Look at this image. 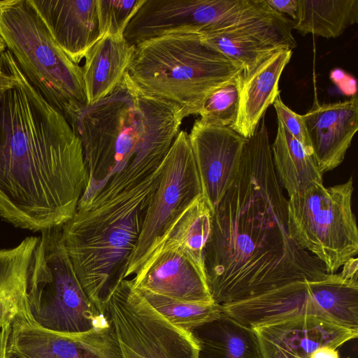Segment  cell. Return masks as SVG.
<instances>
[{
    "mask_svg": "<svg viewBox=\"0 0 358 358\" xmlns=\"http://www.w3.org/2000/svg\"><path fill=\"white\" fill-rule=\"evenodd\" d=\"M278 180L289 196L323 184V174L302 144L278 120L275 138L271 145Z\"/></svg>",
    "mask_w": 358,
    "mask_h": 358,
    "instance_id": "603a6c76",
    "label": "cell"
},
{
    "mask_svg": "<svg viewBox=\"0 0 358 358\" xmlns=\"http://www.w3.org/2000/svg\"><path fill=\"white\" fill-rule=\"evenodd\" d=\"M27 281V304L34 321L59 332H83L106 322L87 296L62 241L61 227L41 232Z\"/></svg>",
    "mask_w": 358,
    "mask_h": 358,
    "instance_id": "ba28073f",
    "label": "cell"
},
{
    "mask_svg": "<svg viewBox=\"0 0 358 358\" xmlns=\"http://www.w3.org/2000/svg\"><path fill=\"white\" fill-rule=\"evenodd\" d=\"M243 71L199 34L175 33L138 44L129 73L148 93L179 106L186 117L199 115L207 98Z\"/></svg>",
    "mask_w": 358,
    "mask_h": 358,
    "instance_id": "5b68a950",
    "label": "cell"
},
{
    "mask_svg": "<svg viewBox=\"0 0 358 358\" xmlns=\"http://www.w3.org/2000/svg\"><path fill=\"white\" fill-rule=\"evenodd\" d=\"M310 358H339L337 348L331 346H322L315 350Z\"/></svg>",
    "mask_w": 358,
    "mask_h": 358,
    "instance_id": "d6a6232c",
    "label": "cell"
},
{
    "mask_svg": "<svg viewBox=\"0 0 358 358\" xmlns=\"http://www.w3.org/2000/svg\"><path fill=\"white\" fill-rule=\"evenodd\" d=\"M251 329L263 358H310L320 347L338 348L358 336V330L314 315L287 317Z\"/></svg>",
    "mask_w": 358,
    "mask_h": 358,
    "instance_id": "2e32d148",
    "label": "cell"
},
{
    "mask_svg": "<svg viewBox=\"0 0 358 358\" xmlns=\"http://www.w3.org/2000/svg\"><path fill=\"white\" fill-rule=\"evenodd\" d=\"M191 331L199 344V358H263L253 330L222 311Z\"/></svg>",
    "mask_w": 358,
    "mask_h": 358,
    "instance_id": "7402d4cb",
    "label": "cell"
},
{
    "mask_svg": "<svg viewBox=\"0 0 358 358\" xmlns=\"http://www.w3.org/2000/svg\"><path fill=\"white\" fill-rule=\"evenodd\" d=\"M10 323L0 329V358H6L7 343L10 330Z\"/></svg>",
    "mask_w": 358,
    "mask_h": 358,
    "instance_id": "836d02e7",
    "label": "cell"
},
{
    "mask_svg": "<svg viewBox=\"0 0 358 358\" xmlns=\"http://www.w3.org/2000/svg\"><path fill=\"white\" fill-rule=\"evenodd\" d=\"M357 22L358 0H298L292 29L302 35L331 38Z\"/></svg>",
    "mask_w": 358,
    "mask_h": 358,
    "instance_id": "d4e9b609",
    "label": "cell"
},
{
    "mask_svg": "<svg viewBox=\"0 0 358 358\" xmlns=\"http://www.w3.org/2000/svg\"><path fill=\"white\" fill-rule=\"evenodd\" d=\"M144 1L96 0L100 35H123L131 18Z\"/></svg>",
    "mask_w": 358,
    "mask_h": 358,
    "instance_id": "f1b7e54d",
    "label": "cell"
},
{
    "mask_svg": "<svg viewBox=\"0 0 358 358\" xmlns=\"http://www.w3.org/2000/svg\"><path fill=\"white\" fill-rule=\"evenodd\" d=\"M165 157L147 155L131 159L94 191L83 194L74 215L61 227L74 272L101 314L124 279Z\"/></svg>",
    "mask_w": 358,
    "mask_h": 358,
    "instance_id": "3957f363",
    "label": "cell"
},
{
    "mask_svg": "<svg viewBox=\"0 0 358 358\" xmlns=\"http://www.w3.org/2000/svg\"><path fill=\"white\" fill-rule=\"evenodd\" d=\"M6 354L15 358H122L112 321L83 332H59L42 327L28 304L10 323Z\"/></svg>",
    "mask_w": 358,
    "mask_h": 358,
    "instance_id": "4fadbf2b",
    "label": "cell"
},
{
    "mask_svg": "<svg viewBox=\"0 0 358 358\" xmlns=\"http://www.w3.org/2000/svg\"><path fill=\"white\" fill-rule=\"evenodd\" d=\"M0 36L31 86L62 114L86 103L82 67L52 38L30 0L0 1Z\"/></svg>",
    "mask_w": 358,
    "mask_h": 358,
    "instance_id": "8992f818",
    "label": "cell"
},
{
    "mask_svg": "<svg viewBox=\"0 0 358 358\" xmlns=\"http://www.w3.org/2000/svg\"><path fill=\"white\" fill-rule=\"evenodd\" d=\"M13 60L14 57L8 49L0 55V103L5 94L18 83Z\"/></svg>",
    "mask_w": 358,
    "mask_h": 358,
    "instance_id": "4dcf8cb0",
    "label": "cell"
},
{
    "mask_svg": "<svg viewBox=\"0 0 358 358\" xmlns=\"http://www.w3.org/2000/svg\"><path fill=\"white\" fill-rule=\"evenodd\" d=\"M122 358H199V344L191 331L169 322L132 286L122 280L108 300Z\"/></svg>",
    "mask_w": 358,
    "mask_h": 358,
    "instance_id": "8fae6325",
    "label": "cell"
},
{
    "mask_svg": "<svg viewBox=\"0 0 358 358\" xmlns=\"http://www.w3.org/2000/svg\"><path fill=\"white\" fill-rule=\"evenodd\" d=\"M136 46L123 35L105 34L90 48L82 66L86 104L110 94L129 72Z\"/></svg>",
    "mask_w": 358,
    "mask_h": 358,
    "instance_id": "44dd1931",
    "label": "cell"
},
{
    "mask_svg": "<svg viewBox=\"0 0 358 358\" xmlns=\"http://www.w3.org/2000/svg\"><path fill=\"white\" fill-rule=\"evenodd\" d=\"M353 178L326 187L316 184L289 196L287 226L292 238L335 273L358 252V229L352 210Z\"/></svg>",
    "mask_w": 358,
    "mask_h": 358,
    "instance_id": "9c48e42d",
    "label": "cell"
},
{
    "mask_svg": "<svg viewBox=\"0 0 358 358\" xmlns=\"http://www.w3.org/2000/svg\"><path fill=\"white\" fill-rule=\"evenodd\" d=\"M38 241L27 237L14 248L0 249V329L27 304L29 272Z\"/></svg>",
    "mask_w": 358,
    "mask_h": 358,
    "instance_id": "cb8c5ba5",
    "label": "cell"
},
{
    "mask_svg": "<svg viewBox=\"0 0 358 358\" xmlns=\"http://www.w3.org/2000/svg\"><path fill=\"white\" fill-rule=\"evenodd\" d=\"M212 219L213 213L201 194L175 224L166 240L178 246L205 275L204 250Z\"/></svg>",
    "mask_w": 358,
    "mask_h": 358,
    "instance_id": "484cf974",
    "label": "cell"
},
{
    "mask_svg": "<svg viewBox=\"0 0 358 358\" xmlns=\"http://www.w3.org/2000/svg\"><path fill=\"white\" fill-rule=\"evenodd\" d=\"M273 105L278 120L282 122L293 137L302 144L307 152L313 157L311 145L303 116L297 114L285 105L280 96L275 99Z\"/></svg>",
    "mask_w": 358,
    "mask_h": 358,
    "instance_id": "f546056e",
    "label": "cell"
},
{
    "mask_svg": "<svg viewBox=\"0 0 358 358\" xmlns=\"http://www.w3.org/2000/svg\"><path fill=\"white\" fill-rule=\"evenodd\" d=\"M63 115L82 143L89 175L83 193L138 156L169 151L185 118L179 106L148 93L129 72L103 99L72 103Z\"/></svg>",
    "mask_w": 358,
    "mask_h": 358,
    "instance_id": "277c9868",
    "label": "cell"
},
{
    "mask_svg": "<svg viewBox=\"0 0 358 358\" xmlns=\"http://www.w3.org/2000/svg\"><path fill=\"white\" fill-rule=\"evenodd\" d=\"M136 289L147 302L169 322L186 330L191 331L212 321L222 313L221 305L215 302L210 303L185 302L148 290Z\"/></svg>",
    "mask_w": 358,
    "mask_h": 358,
    "instance_id": "4316f807",
    "label": "cell"
},
{
    "mask_svg": "<svg viewBox=\"0 0 358 358\" xmlns=\"http://www.w3.org/2000/svg\"><path fill=\"white\" fill-rule=\"evenodd\" d=\"M201 194L212 213L233 183L248 139L229 127L194 121L188 134Z\"/></svg>",
    "mask_w": 358,
    "mask_h": 358,
    "instance_id": "5bb4252c",
    "label": "cell"
},
{
    "mask_svg": "<svg viewBox=\"0 0 358 358\" xmlns=\"http://www.w3.org/2000/svg\"><path fill=\"white\" fill-rule=\"evenodd\" d=\"M134 288L173 299L210 303L214 301L206 275L176 245L165 241L142 271L130 279Z\"/></svg>",
    "mask_w": 358,
    "mask_h": 358,
    "instance_id": "e0dca14e",
    "label": "cell"
},
{
    "mask_svg": "<svg viewBox=\"0 0 358 358\" xmlns=\"http://www.w3.org/2000/svg\"><path fill=\"white\" fill-rule=\"evenodd\" d=\"M287 206L264 117L245 145L236 177L213 213L204 266L214 302H236L327 274L323 264L290 236Z\"/></svg>",
    "mask_w": 358,
    "mask_h": 358,
    "instance_id": "6da1fadb",
    "label": "cell"
},
{
    "mask_svg": "<svg viewBox=\"0 0 358 358\" xmlns=\"http://www.w3.org/2000/svg\"><path fill=\"white\" fill-rule=\"evenodd\" d=\"M292 31V20L270 8L243 23L200 38L245 71L275 52L294 49Z\"/></svg>",
    "mask_w": 358,
    "mask_h": 358,
    "instance_id": "9a60e30c",
    "label": "cell"
},
{
    "mask_svg": "<svg viewBox=\"0 0 358 358\" xmlns=\"http://www.w3.org/2000/svg\"><path fill=\"white\" fill-rule=\"evenodd\" d=\"M292 55V50L275 52L236 77L238 107L230 127L245 138L254 134L268 106L280 96V78Z\"/></svg>",
    "mask_w": 358,
    "mask_h": 358,
    "instance_id": "ffe728a7",
    "label": "cell"
},
{
    "mask_svg": "<svg viewBox=\"0 0 358 358\" xmlns=\"http://www.w3.org/2000/svg\"><path fill=\"white\" fill-rule=\"evenodd\" d=\"M6 50V45L3 39L1 38V37L0 36V55L2 53H3Z\"/></svg>",
    "mask_w": 358,
    "mask_h": 358,
    "instance_id": "e575fe53",
    "label": "cell"
},
{
    "mask_svg": "<svg viewBox=\"0 0 358 358\" xmlns=\"http://www.w3.org/2000/svg\"><path fill=\"white\" fill-rule=\"evenodd\" d=\"M6 358H15L6 354Z\"/></svg>",
    "mask_w": 358,
    "mask_h": 358,
    "instance_id": "d590c367",
    "label": "cell"
},
{
    "mask_svg": "<svg viewBox=\"0 0 358 358\" xmlns=\"http://www.w3.org/2000/svg\"><path fill=\"white\" fill-rule=\"evenodd\" d=\"M238 107L236 78L213 92L206 100L199 115L204 123L231 127L236 121Z\"/></svg>",
    "mask_w": 358,
    "mask_h": 358,
    "instance_id": "83f0119b",
    "label": "cell"
},
{
    "mask_svg": "<svg viewBox=\"0 0 358 358\" xmlns=\"http://www.w3.org/2000/svg\"><path fill=\"white\" fill-rule=\"evenodd\" d=\"M341 272L294 281L243 300L221 305L222 311L250 328L299 315H314L358 330V259Z\"/></svg>",
    "mask_w": 358,
    "mask_h": 358,
    "instance_id": "52a82bcc",
    "label": "cell"
},
{
    "mask_svg": "<svg viewBox=\"0 0 358 358\" xmlns=\"http://www.w3.org/2000/svg\"><path fill=\"white\" fill-rule=\"evenodd\" d=\"M57 45L75 64L101 36L96 0H30Z\"/></svg>",
    "mask_w": 358,
    "mask_h": 358,
    "instance_id": "d6986e66",
    "label": "cell"
},
{
    "mask_svg": "<svg viewBox=\"0 0 358 358\" xmlns=\"http://www.w3.org/2000/svg\"><path fill=\"white\" fill-rule=\"evenodd\" d=\"M13 67L18 83L0 103V217L43 232L73 217L89 175L81 141L64 115L15 59Z\"/></svg>",
    "mask_w": 358,
    "mask_h": 358,
    "instance_id": "7a4b0ae2",
    "label": "cell"
},
{
    "mask_svg": "<svg viewBox=\"0 0 358 358\" xmlns=\"http://www.w3.org/2000/svg\"><path fill=\"white\" fill-rule=\"evenodd\" d=\"M201 195V182L188 134L180 131L164 161L158 186L130 255L124 279L138 275L192 202Z\"/></svg>",
    "mask_w": 358,
    "mask_h": 358,
    "instance_id": "30bf717a",
    "label": "cell"
},
{
    "mask_svg": "<svg viewBox=\"0 0 358 358\" xmlns=\"http://www.w3.org/2000/svg\"><path fill=\"white\" fill-rule=\"evenodd\" d=\"M303 116L313 158L322 174L344 160L358 129V99L320 104L315 102Z\"/></svg>",
    "mask_w": 358,
    "mask_h": 358,
    "instance_id": "ac0fdd59",
    "label": "cell"
},
{
    "mask_svg": "<svg viewBox=\"0 0 358 358\" xmlns=\"http://www.w3.org/2000/svg\"><path fill=\"white\" fill-rule=\"evenodd\" d=\"M269 7L274 11L287 15L294 20L296 18L298 0H265Z\"/></svg>",
    "mask_w": 358,
    "mask_h": 358,
    "instance_id": "1f68e13d",
    "label": "cell"
},
{
    "mask_svg": "<svg viewBox=\"0 0 358 358\" xmlns=\"http://www.w3.org/2000/svg\"><path fill=\"white\" fill-rule=\"evenodd\" d=\"M268 8L265 0H145L123 36L136 46L171 34L201 35L238 25Z\"/></svg>",
    "mask_w": 358,
    "mask_h": 358,
    "instance_id": "7c38bea8",
    "label": "cell"
}]
</instances>
